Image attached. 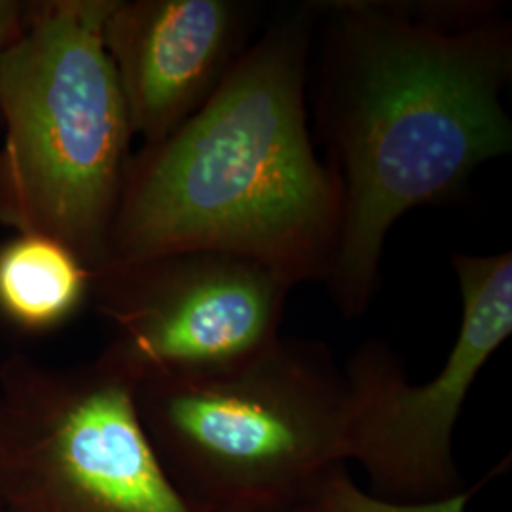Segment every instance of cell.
<instances>
[{
	"instance_id": "1",
	"label": "cell",
	"mask_w": 512,
	"mask_h": 512,
	"mask_svg": "<svg viewBox=\"0 0 512 512\" xmlns=\"http://www.w3.org/2000/svg\"><path fill=\"white\" fill-rule=\"evenodd\" d=\"M330 18L317 122L342 192L332 300L355 319L378 285L385 239L412 209L456 198L512 148L501 93L511 23L492 2H321Z\"/></svg>"
},
{
	"instance_id": "2",
	"label": "cell",
	"mask_w": 512,
	"mask_h": 512,
	"mask_svg": "<svg viewBox=\"0 0 512 512\" xmlns=\"http://www.w3.org/2000/svg\"><path fill=\"white\" fill-rule=\"evenodd\" d=\"M311 21V4L272 21L202 109L129 158L99 270L215 251L327 279L342 192L308 129Z\"/></svg>"
},
{
	"instance_id": "3",
	"label": "cell",
	"mask_w": 512,
	"mask_h": 512,
	"mask_svg": "<svg viewBox=\"0 0 512 512\" xmlns=\"http://www.w3.org/2000/svg\"><path fill=\"white\" fill-rule=\"evenodd\" d=\"M114 0L29 2L0 57V224L54 239L97 272L133 131L105 46Z\"/></svg>"
},
{
	"instance_id": "4",
	"label": "cell",
	"mask_w": 512,
	"mask_h": 512,
	"mask_svg": "<svg viewBox=\"0 0 512 512\" xmlns=\"http://www.w3.org/2000/svg\"><path fill=\"white\" fill-rule=\"evenodd\" d=\"M137 408L167 475L211 511L293 509L348 465V378L317 340L279 334L239 365L148 378Z\"/></svg>"
},
{
	"instance_id": "5",
	"label": "cell",
	"mask_w": 512,
	"mask_h": 512,
	"mask_svg": "<svg viewBox=\"0 0 512 512\" xmlns=\"http://www.w3.org/2000/svg\"><path fill=\"white\" fill-rule=\"evenodd\" d=\"M0 512H215L167 475L137 408V382L103 351L0 366Z\"/></svg>"
},
{
	"instance_id": "6",
	"label": "cell",
	"mask_w": 512,
	"mask_h": 512,
	"mask_svg": "<svg viewBox=\"0 0 512 512\" xmlns=\"http://www.w3.org/2000/svg\"><path fill=\"white\" fill-rule=\"evenodd\" d=\"M461 323L439 372L410 384L401 357L366 340L348 359V461L365 471L368 494L431 503L467 488L454 433L478 374L512 332V253L456 255Z\"/></svg>"
},
{
	"instance_id": "7",
	"label": "cell",
	"mask_w": 512,
	"mask_h": 512,
	"mask_svg": "<svg viewBox=\"0 0 512 512\" xmlns=\"http://www.w3.org/2000/svg\"><path fill=\"white\" fill-rule=\"evenodd\" d=\"M294 283L253 258L186 251L92 274L97 308L114 330L105 353L135 382L217 372L281 334Z\"/></svg>"
},
{
	"instance_id": "8",
	"label": "cell",
	"mask_w": 512,
	"mask_h": 512,
	"mask_svg": "<svg viewBox=\"0 0 512 512\" xmlns=\"http://www.w3.org/2000/svg\"><path fill=\"white\" fill-rule=\"evenodd\" d=\"M253 14L236 0H114L105 46L143 147L167 139L217 92L253 40Z\"/></svg>"
},
{
	"instance_id": "9",
	"label": "cell",
	"mask_w": 512,
	"mask_h": 512,
	"mask_svg": "<svg viewBox=\"0 0 512 512\" xmlns=\"http://www.w3.org/2000/svg\"><path fill=\"white\" fill-rule=\"evenodd\" d=\"M90 293L92 272L54 239L16 236L0 247V311L21 329H54Z\"/></svg>"
},
{
	"instance_id": "10",
	"label": "cell",
	"mask_w": 512,
	"mask_h": 512,
	"mask_svg": "<svg viewBox=\"0 0 512 512\" xmlns=\"http://www.w3.org/2000/svg\"><path fill=\"white\" fill-rule=\"evenodd\" d=\"M484 482L471 484L463 492L440 501L393 503L368 494L351 478L348 465L342 463L317 476L293 509L298 512H465Z\"/></svg>"
},
{
	"instance_id": "11",
	"label": "cell",
	"mask_w": 512,
	"mask_h": 512,
	"mask_svg": "<svg viewBox=\"0 0 512 512\" xmlns=\"http://www.w3.org/2000/svg\"><path fill=\"white\" fill-rule=\"evenodd\" d=\"M29 2L0 0V57L6 54L21 37Z\"/></svg>"
},
{
	"instance_id": "12",
	"label": "cell",
	"mask_w": 512,
	"mask_h": 512,
	"mask_svg": "<svg viewBox=\"0 0 512 512\" xmlns=\"http://www.w3.org/2000/svg\"><path fill=\"white\" fill-rule=\"evenodd\" d=\"M239 512H298L294 509H255V511H239Z\"/></svg>"
}]
</instances>
